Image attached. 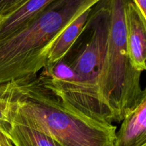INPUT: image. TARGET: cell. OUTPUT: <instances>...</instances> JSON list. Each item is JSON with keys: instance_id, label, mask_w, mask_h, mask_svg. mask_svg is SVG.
Masks as SVG:
<instances>
[{"instance_id": "6da1fadb", "label": "cell", "mask_w": 146, "mask_h": 146, "mask_svg": "<svg viewBox=\"0 0 146 146\" xmlns=\"http://www.w3.org/2000/svg\"><path fill=\"white\" fill-rule=\"evenodd\" d=\"M10 123L42 133L61 146H114L117 129L71 109L46 89L37 75L20 81Z\"/></svg>"}, {"instance_id": "7a4b0ae2", "label": "cell", "mask_w": 146, "mask_h": 146, "mask_svg": "<svg viewBox=\"0 0 146 146\" xmlns=\"http://www.w3.org/2000/svg\"><path fill=\"white\" fill-rule=\"evenodd\" d=\"M109 28V0L92 7L84 30L62 61L68 78L59 80L44 72L37 76L46 89L71 109L95 121L106 123L98 96L97 81L106 48Z\"/></svg>"}, {"instance_id": "3957f363", "label": "cell", "mask_w": 146, "mask_h": 146, "mask_svg": "<svg viewBox=\"0 0 146 146\" xmlns=\"http://www.w3.org/2000/svg\"><path fill=\"white\" fill-rule=\"evenodd\" d=\"M90 0H54L29 27L0 41V85L36 76L45 68L60 34Z\"/></svg>"}, {"instance_id": "277c9868", "label": "cell", "mask_w": 146, "mask_h": 146, "mask_svg": "<svg viewBox=\"0 0 146 146\" xmlns=\"http://www.w3.org/2000/svg\"><path fill=\"white\" fill-rule=\"evenodd\" d=\"M126 0H109V28L106 52L97 81L106 122H122L143 99L141 73L132 66L125 42Z\"/></svg>"}, {"instance_id": "5b68a950", "label": "cell", "mask_w": 146, "mask_h": 146, "mask_svg": "<svg viewBox=\"0 0 146 146\" xmlns=\"http://www.w3.org/2000/svg\"><path fill=\"white\" fill-rule=\"evenodd\" d=\"M125 24L128 58L132 66L143 72L146 69V21H143L131 0L125 2Z\"/></svg>"}, {"instance_id": "8992f818", "label": "cell", "mask_w": 146, "mask_h": 146, "mask_svg": "<svg viewBox=\"0 0 146 146\" xmlns=\"http://www.w3.org/2000/svg\"><path fill=\"white\" fill-rule=\"evenodd\" d=\"M98 1V0H90L89 2L76 15L74 19L61 32L50 51L44 71L51 70L66 55L81 35L88 20L91 9Z\"/></svg>"}, {"instance_id": "52a82bcc", "label": "cell", "mask_w": 146, "mask_h": 146, "mask_svg": "<svg viewBox=\"0 0 146 146\" xmlns=\"http://www.w3.org/2000/svg\"><path fill=\"white\" fill-rule=\"evenodd\" d=\"M54 0H25L0 27V41L20 32L34 22Z\"/></svg>"}, {"instance_id": "ba28073f", "label": "cell", "mask_w": 146, "mask_h": 146, "mask_svg": "<svg viewBox=\"0 0 146 146\" xmlns=\"http://www.w3.org/2000/svg\"><path fill=\"white\" fill-rule=\"evenodd\" d=\"M115 134L114 146L146 145V98L122 121Z\"/></svg>"}, {"instance_id": "9c48e42d", "label": "cell", "mask_w": 146, "mask_h": 146, "mask_svg": "<svg viewBox=\"0 0 146 146\" xmlns=\"http://www.w3.org/2000/svg\"><path fill=\"white\" fill-rule=\"evenodd\" d=\"M0 132L9 138L14 146H61L51 137L24 125L10 123Z\"/></svg>"}, {"instance_id": "30bf717a", "label": "cell", "mask_w": 146, "mask_h": 146, "mask_svg": "<svg viewBox=\"0 0 146 146\" xmlns=\"http://www.w3.org/2000/svg\"><path fill=\"white\" fill-rule=\"evenodd\" d=\"M20 81L0 85V131L7 129L9 125L11 104L18 94Z\"/></svg>"}, {"instance_id": "8fae6325", "label": "cell", "mask_w": 146, "mask_h": 146, "mask_svg": "<svg viewBox=\"0 0 146 146\" xmlns=\"http://www.w3.org/2000/svg\"><path fill=\"white\" fill-rule=\"evenodd\" d=\"M24 2L25 0H0V17L7 18Z\"/></svg>"}, {"instance_id": "7c38bea8", "label": "cell", "mask_w": 146, "mask_h": 146, "mask_svg": "<svg viewBox=\"0 0 146 146\" xmlns=\"http://www.w3.org/2000/svg\"><path fill=\"white\" fill-rule=\"evenodd\" d=\"M133 2L143 21H146V0H133Z\"/></svg>"}, {"instance_id": "4fadbf2b", "label": "cell", "mask_w": 146, "mask_h": 146, "mask_svg": "<svg viewBox=\"0 0 146 146\" xmlns=\"http://www.w3.org/2000/svg\"><path fill=\"white\" fill-rule=\"evenodd\" d=\"M0 146H14L9 138L1 132H0Z\"/></svg>"}, {"instance_id": "5bb4252c", "label": "cell", "mask_w": 146, "mask_h": 146, "mask_svg": "<svg viewBox=\"0 0 146 146\" xmlns=\"http://www.w3.org/2000/svg\"><path fill=\"white\" fill-rule=\"evenodd\" d=\"M6 19V18H4V17H0V27H1V24L3 23V21Z\"/></svg>"}, {"instance_id": "9a60e30c", "label": "cell", "mask_w": 146, "mask_h": 146, "mask_svg": "<svg viewBox=\"0 0 146 146\" xmlns=\"http://www.w3.org/2000/svg\"><path fill=\"white\" fill-rule=\"evenodd\" d=\"M143 146H146V145H143Z\"/></svg>"}]
</instances>
